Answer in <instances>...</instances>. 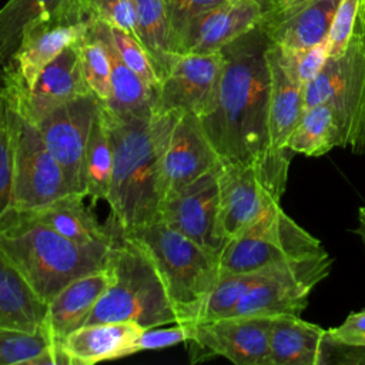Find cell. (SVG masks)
<instances>
[{
    "label": "cell",
    "mask_w": 365,
    "mask_h": 365,
    "mask_svg": "<svg viewBox=\"0 0 365 365\" xmlns=\"http://www.w3.org/2000/svg\"><path fill=\"white\" fill-rule=\"evenodd\" d=\"M0 365H68L47 328L27 332L0 328Z\"/></svg>",
    "instance_id": "obj_32"
},
{
    "label": "cell",
    "mask_w": 365,
    "mask_h": 365,
    "mask_svg": "<svg viewBox=\"0 0 365 365\" xmlns=\"http://www.w3.org/2000/svg\"><path fill=\"white\" fill-rule=\"evenodd\" d=\"M335 147L344 148L342 131L335 110L327 103L307 107L288 140L287 148L292 154L319 157Z\"/></svg>",
    "instance_id": "obj_29"
},
{
    "label": "cell",
    "mask_w": 365,
    "mask_h": 365,
    "mask_svg": "<svg viewBox=\"0 0 365 365\" xmlns=\"http://www.w3.org/2000/svg\"><path fill=\"white\" fill-rule=\"evenodd\" d=\"M91 30L104 43L111 61V96L107 103L100 104L118 115H151L155 90L123 61L111 41L107 23L96 19Z\"/></svg>",
    "instance_id": "obj_26"
},
{
    "label": "cell",
    "mask_w": 365,
    "mask_h": 365,
    "mask_svg": "<svg viewBox=\"0 0 365 365\" xmlns=\"http://www.w3.org/2000/svg\"><path fill=\"white\" fill-rule=\"evenodd\" d=\"M217 181L220 232L225 244L281 201L265 185L255 164L221 161Z\"/></svg>",
    "instance_id": "obj_14"
},
{
    "label": "cell",
    "mask_w": 365,
    "mask_h": 365,
    "mask_svg": "<svg viewBox=\"0 0 365 365\" xmlns=\"http://www.w3.org/2000/svg\"><path fill=\"white\" fill-rule=\"evenodd\" d=\"M358 221H359V225L355 230V232L361 237L362 244L365 247V207L359 208V211H358Z\"/></svg>",
    "instance_id": "obj_44"
},
{
    "label": "cell",
    "mask_w": 365,
    "mask_h": 365,
    "mask_svg": "<svg viewBox=\"0 0 365 365\" xmlns=\"http://www.w3.org/2000/svg\"><path fill=\"white\" fill-rule=\"evenodd\" d=\"M222 73V54H178L160 80L153 114H194L200 118L215 106Z\"/></svg>",
    "instance_id": "obj_10"
},
{
    "label": "cell",
    "mask_w": 365,
    "mask_h": 365,
    "mask_svg": "<svg viewBox=\"0 0 365 365\" xmlns=\"http://www.w3.org/2000/svg\"><path fill=\"white\" fill-rule=\"evenodd\" d=\"M98 108V98L94 94H86L56 107L34 123L47 148L63 168L70 192L86 195L83 161Z\"/></svg>",
    "instance_id": "obj_12"
},
{
    "label": "cell",
    "mask_w": 365,
    "mask_h": 365,
    "mask_svg": "<svg viewBox=\"0 0 365 365\" xmlns=\"http://www.w3.org/2000/svg\"><path fill=\"white\" fill-rule=\"evenodd\" d=\"M107 26H108V33H110L111 41H113L114 47L117 48L123 61L140 78H143L151 88H154L157 91L160 78L157 76V71L153 66V61H151L148 53L143 47V44L133 34H130L121 29L113 27L110 24H107Z\"/></svg>",
    "instance_id": "obj_35"
},
{
    "label": "cell",
    "mask_w": 365,
    "mask_h": 365,
    "mask_svg": "<svg viewBox=\"0 0 365 365\" xmlns=\"http://www.w3.org/2000/svg\"><path fill=\"white\" fill-rule=\"evenodd\" d=\"M66 194L70 190L63 168L47 148L37 125L23 113L19 98L11 210H34Z\"/></svg>",
    "instance_id": "obj_8"
},
{
    "label": "cell",
    "mask_w": 365,
    "mask_h": 365,
    "mask_svg": "<svg viewBox=\"0 0 365 365\" xmlns=\"http://www.w3.org/2000/svg\"><path fill=\"white\" fill-rule=\"evenodd\" d=\"M113 282L114 275L106 267L74 279L47 304L46 328L54 345L84 325L94 305Z\"/></svg>",
    "instance_id": "obj_22"
},
{
    "label": "cell",
    "mask_w": 365,
    "mask_h": 365,
    "mask_svg": "<svg viewBox=\"0 0 365 365\" xmlns=\"http://www.w3.org/2000/svg\"><path fill=\"white\" fill-rule=\"evenodd\" d=\"M4 70H6V66L0 61V81H1L3 77H4Z\"/></svg>",
    "instance_id": "obj_48"
},
{
    "label": "cell",
    "mask_w": 365,
    "mask_h": 365,
    "mask_svg": "<svg viewBox=\"0 0 365 365\" xmlns=\"http://www.w3.org/2000/svg\"><path fill=\"white\" fill-rule=\"evenodd\" d=\"M135 37L147 50L161 80L178 56L164 0H134Z\"/></svg>",
    "instance_id": "obj_28"
},
{
    "label": "cell",
    "mask_w": 365,
    "mask_h": 365,
    "mask_svg": "<svg viewBox=\"0 0 365 365\" xmlns=\"http://www.w3.org/2000/svg\"><path fill=\"white\" fill-rule=\"evenodd\" d=\"M329 364L365 365V346H352V345L339 344L325 332L319 365H329Z\"/></svg>",
    "instance_id": "obj_41"
},
{
    "label": "cell",
    "mask_w": 365,
    "mask_h": 365,
    "mask_svg": "<svg viewBox=\"0 0 365 365\" xmlns=\"http://www.w3.org/2000/svg\"><path fill=\"white\" fill-rule=\"evenodd\" d=\"M307 1H311V0H287L285 3L282 4H278V6H274V7H284V6H298V4H302V3H307ZM272 9V7H271Z\"/></svg>",
    "instance_id": "obj_47"
},
{
    "label": "cell",
    "mask_w": 365,
    "mask_h": 365,
    "mask_svg": "<svg viewBox=\"0 0 365 365\" xmlns=\"http://www.w3.org/2000/svg\"><path fill=\"white\" fill-rule=\"evenodd\" d=\"M84 78L91 93L101 104L111 96V61L104 43L93 33L91 26L87 34L77 43Z\"/></svg>",
    "instance_id": "obj_34"
},
{
    "label": "cell",
    "mask_w": 365,
    "mask_h": 365,
    "mask_svg": "<svg viewBox=\"0 0 365 365\" xmlns=\"http://www.w3.org/2000/svg\"><path fill=\"white\" fill-rule=\"evenodd\" d=\"M255 1L261 6L262 11L265 13V11H268V10L272 7V4H274V1H275V0H255Z\"/></svg>",
    "instance_id": "obj_46"
},
{
    "label": "cell",
    "mask_w": 365,
    "mask_h": 365,
    "mask_svg": "<svg viewBox=\"0 0 365 365\" xmlns=\"http://www.w3.org/2000/svg\"><path fill=\"white\" fill-rule=\"evenodd\" d=\"M220 164L221 158L208 140L200 117L180 114L161 160L163 198L217 170Z\"/></svg>",
    "instance_id": "obj_16"
},
{
    "label": "cell",
    "mask_w": 365,
    "mask_h": 365,
    "mask_svg": "<svg viewBox=\"0 0 365 365\" xmlns=\"http://www.w3.org/2000/svg\"><path fill=\"white\" fill-rule=\"evenodd\" d=\"M349 148L354 154H365V90L354 124L352 137L349 141Z\"/></svg>",
    "instance_id": "obj_43"
},
{
    "label": "cell",
    "mask_w": 365,
    "mask_h": 365,
    "mask_svg": "<svg viewBox=\"0 0 365 365\" xmlns=\"http://www.w3.org/2000/svg\"><path fill=\"white\" fill-rule=\"evenodd\" d=\"M327 252L321 241L297 224L279 204L231 238L218 255L220 275L254 272Z\"/></svg>",
    "instance_id": "obj_6"
},
{
    "label": "cell",
    "mask_w": 365,
    "mask_h": 365,
    "mask_svg": "<svg viewBox=\"0 0 365 365\" xmlns=\"http://www.w3.org/2000/svg\"><path fill=\"white\" fill-rule=\"evenodd\" d=\"M358 13L359 0H339L325 40L329 57L342 54L348 47L358 21Z\"/></svg>",
    "instance_id": "obj_38"
},
{
    "label": "cell",
    "mask_w": 365,
    "mask_h": 365,
    "mask_svg": "<svg viewBox=\"0 0 365 365\" xmlns=\"http://www.w3.org/2000/svg\"><path fill=\"white\" fill-rule=\"evenodd\" d=\"M259 271L220 275L217 284L202 302L197 322L230 317L240 299L258 279Z\"/></svg>",
    "instance_id": "obj_33"
},
{
    "label": "cell",
    "mask_w": 365,
    "mask_h": 365,
    "mask_svg": "<svg viewBox=\"0 0 365 365\" xmlns=\"http://www.w3.org/2000/svg\"><path fill=\"white\" fill-rule=\"evenodd\" d=\"M120 234L153 262L181 321H198L205 297L220 278L218 255L160 218Z\"/></svg>",
    "instance_id": "obj_4"
},
{
    "label": "cell",
    "mask_w": 365,
    "mask_h": 365,
    "mask_svg": "<svg viewBox=\"0 0 365 365\" xmlns=\"http://www.w3.org/2000/svg\"><path fill=\"white\" fill-rule=\"evenodd\" d=\"M113 163L114 158L110 130L104 110L100 104L93 120L83 161L84 194L86 197H90L93 202L100 200L107 201L113 178Z\"/></svg>",
    "instance_id": "obj_30"
},
{
    "label": "cell",
    "mask_w": 365,
    "mask_h": 365,
    "mask_svg": "<svg viewBox=\"0 0 365 365\" xmlns=\"http://www.w3.org/2000/svg\"><path fill=\"white\" fill-rule=\"evenodd\" d=\"M113 227L115 240L106 267L114 275V282L97 301L84 325L124 321L151 328L181 321L150 258Z\"/></svg>",
    "instance_id": "obj_5"
},
{
    "label": "cell",
    "mask_w": 365,
    "mask_h": 365,
    "mask_svg": "<svg viewBox=\"0 0 365 365\" xmlns=\"http://www.w3.org/2000/svg\"><path fill=\"white\" fill-rule=\"evenodd\" d=\"M97 20L121 29L135 37L134 0H88Z\"/></svg>",
    "instance_id": "obj_39"
},
{
    "label": "cell",
    "mask_w": 365,
    "mask_h": 365,
    "mask_svg": "<svg viewBox=\"0 0 365 365\" xmlns=\"http://www.w3.org/2000/svg\"><path fill=\"white\" fill-rule=\"evenodd\" d=\"M331 267L332 258L328 252H324L289 264L264 268L230 317L301 315L308 305L311 291L328 277Z\"/></svg>",
    "instance_id": "obj_7"
},
{
    "label": "cell",
    "mask_w": 365,
    "mask_h": 365,
    "mask_svg": "<svg viewBox=\"0 0 365 365\" xmlns=\"http://www.w3.org/2000/svg\"><path fill=\"white\" fill-rule=\"evenodd\" d=\"M195 321H178L171 327L158 325L144 328L130 348V355L148 349L168 348L181 342H190L194 336Z\"/></svg>",
    "instance_id": "obj_37"
},
{
    "label": "cell",
    "mask_w": 365,
    "mask_h": 365,
    "mask_svg": "<svg viewBox=\"0 0 365 365\" xmlns=\"http://www.w3.org/2000/svg\"><path fill=\"white\" fill-rule=\"evenodd\" d=\"M327 334L339 344L365 346V309L351 312L341 325L327 329Z\"/></svg>",
    "instance_id": "obj_42"
},
{
    "label": "cell",
    "mask_w": 365,
    "mask_h": 365,
    "mask_svg": "<svg viewBox=\"0 0 365 365\" xmlns=\"http://www.w3.org/2000/svg\"><path fill=\"white\" fill-rule=\"evenodd\" d=\"M110 248L80 245L27 211L0 218V251L48 304L74 279L106 268Z\"/></svg>",
    "instance_id": "obj_3"
},
{
    "label": "cell",
    "mask_w": 365,
    "mask_h": 365,
    "mask_svg": "<svg viewBox=\"0 0 365 365\" xmlns=\"http://www.w3.org/2000/svg\"><path fill=\"white\" fill-rule=\"evenodd\" d=\"M224 0H164L173 29L175 51L178 54L180 38L188 23L198 14L218 6Z\"/></svg>",
    "instance_id": "obj_40"
},
{
    "label": "cell",
    "mask_w": 365,
    "mask_h": 365,
    "mask_svg": "<svg viewBox=\"0 0 365 365\" xmlns=\"http://www.w3.org/2000/svg\"><path fill=\"white\" fill-rule=\"evenodd\" d=\"M278 50L287 71L302 87L315 78L329 57L327 41L297 51H287L279 47Z\"/></svg>",
    "instance_id": "obj_36"
},
{
    "label": "cell",
    "mask_w": 365,
    "mask_h": 365,
    "mask_svg": "<svg viewBox=\"0 0 365 365\" xmlns=\"http://www.w3.org/2000/svg\"><path fill=\"white\" fill-rule=\"evenodd\" d=\"M271 317L234 315L195 322L190 341L198 359L222 356L235 365H269Z\"/></svg>",
    "instance_id": "obj_13"
},
{
    "label": "cell",
    "mask_w": 365,
    "mask_h": 365,
    "mask_svg": "<svg viewBox=\"0 0 365 365\" xmlns=\"http://www.w3.org/2000/svg\"><path fill=\"white\" fill-rule=\"evenodd\" d=\"M262 14L255 0H224L188 23L178 43V54L218 51L259 24Z\"/></svg>",
    "instance_id": "obj_18"
},
{
    "label": "cell",
    "mask_w": 365,
    "mask_h": 365,
    "mask_svg": "<svg viewBox=\"0 0 365 365\" xmlns=\"http://www.w3.org/2000/svg\"><path fill=\"white\" fill-rule=\"evenodd\" d=\"M103 110L114 158L107 202L111 222L125 232L158 218L163 200L161 160L180 114L118 115Z\"/></svg>",
    "instance_id": "obj_2"
},
{
    "label": "cell",
    "mask_w": 365,
    "mask_h": 365,
    "mask_svg": "<svg viewBox=\"0 0 365 365\" xmlns=\"http://www.w3.org/2000/svg\"><path fill=\"white\" fill-rule=\"evenodd\" d=\"M268 46L257 24L220 48L222 73L217 101L200 120L222 163L255 164L265 185L281 200L289 163L277 158L271 150Z\"/></svg>",
    "instance_id": "obj_1"
},
{
    "label": "cell",
    "mask_w": 365,
    "mask_h": 365,
    "mask_svg": "<svg viewBox=\"0 0 365 365\" xmlns=\"http://www.w3.org/2000/svg\"><path fill=\"white\" fill-rule=\"evenodd\" d=\"M285 1H287V0H275L274 4H272V7H274V6H278V4H282V3H285Z\"/></svg>",
    "instance_id": "obj_49"
},
{
    "label": "cell",
    "mask_w": 365,
    "mask_h": 365,
    "mask_svg": "<svg viewBox=\"0 0 365 365\" xmlns=\"http://www.w3.org/2000/svg\"><path fill=\"white\" fill-rule=\"evenodd\" d=\"M86 94L93 93L84 78L77 44L68 46L53 58L27 91L19 86L21 110L33 123L56 107Z\"/></svg>",
    "instance_id": "obj_17"
},
{
    "label": "cell",
    "mask_w": 365,
    "mask_h": 365,
    "mask_svg": "<svg viewBox=\"0 0 365 365\" xmlns=\"http://www.w3.org/2000/svg\"><path fill=\"white\" fill-rule=\"evenodd\" d=\"M67 11H93V7L88 0H7L0 9V61L7 66L29 24Z\"/></svg>",
    "instance_id": "obj_27"
},
{
    "label": "cell",
    "mask_w": 365,
    "mask_h": 365,
    "mask_svg": "<svg viewBox=\"0 0 365 365\" xmlns=\"http://www.w3.org/2000/svg\"><path fill=\"white\" fill-rule=\"evenodd\" d=\"M217 171L218 168L165 195L160 204L158 218L202 248L220 255L225 241L218 221Z\"/></svg>",
    "instance_id": "obj_15"
},
{
    "label": "cell",
    "mask_w": 365,
    "mask_h": 365,
    "mask_svg": "<svg viewBox=\"0 0 365 365\" xmlns=\"http://www.w3.org/2000/svg\"><path fill=\"white\" fill-rule=\"evenodd\" d=\"M144 328L134 322L113 321L86 324L57 345L68 365H93L130 355V348Z\"/></svg>",
    "instance_id": "obj_21"
},
{
    "label": "cell",
    "mask_w": 365,
    "mask_h": 365,
    "mask_svg": "<svg viewBox=\"0 0 365 365\" xmlns=\"http://www.w3.org/2000/svg\"><path fill=\"white\" fill-rule=\"evenodd\" d=\"M358 24L365 31V0H359V13H358Z\"/></svg>",
    "instance_id": "obj_45"
},
{
    "label": "cell",
    "mask_w": 365,
    "mask_h": 365,
    "mask_svg": "<svg viewBox=\"0 0 365 365\" xmlns=\"http://www.w3.org/2000/svg\"><path fill=\"white\" fill-rule=\"evenodd\" d=\"M47 304L0 251V328L36 332L46 328Z\"/></svg>",
    "instance_id": "obj_25"
},
{
    "label": "cell",
    "mask_w": 365,
    "mask_h": 365,
    "mask_svg": "<svg viewBox=\"0 0 365 365\" xmlns=\"http://www.w3.org/2000/svg\"><path fill=\"white\" fill-rule=\"evenodd\" d=\"M339 0H311L298 6L272 7L259 21L268 41L297 51L327 40Z\"/></svg>",
    "instance_id": "obj_19"
},
{
    "label": "cell",
    "mask_w": 365,
    "mask_h": 365,
    "mask_svg": "<svg viewBox=\"0 0 365 365\" xmlns=\"http://www.w3.org/2000/svg\"><path fill=\"white\" fill-rule=\"evenodd\" d=\"M96 19L94 11H67L29 24L4 71L27 91L53 58L87 34Z\"/></svg>",
    "instance_id": "obj_11"
},
{
    "label": "cell",
    "mask_w": 365,
    "mask_h": 365,
    "mask_svg": "<svg viewBox=\"0 0 365 365\" xmlns=\"http://www.w3.org/2000/svg\"><path fill=\"white\" fill-rule=\"evenodd\" d=\"M364 90L365 31L356 21L345 51L336 57H328L322 70L304 87L305 108L327 103L335 110L344 148L349 147Z\"/></svg>",
    "instance_id": "obj_9"
},
{
    "label": "cell",
    "mask_w": 365,
    "mask_h": 365,
    "mask_svg": "<svg viewBox=\"0 0 365 365\" xmlns=\"http://www.w3.org/2000/svg\"><path fill=\"white\" fill-rule=\"evenodd\" d=\"M267 58L271 71L268 118L271 150L277 158L289 163L292 153L287 148V144L305 110L304 87L287 71L278 47L271 43Z\"/></svg>",
    "instance_id": "obj_20"
},
{
    "label": "cell",
    "mask_w": 365,
    "mask_h": 365,
    "mask_svg": "<svg viewBox=\"0 0 365 365\" xmlns=\"http://www.w3.org/2000/svg\"><path fill=\"white\" fill-rule=\"evenodd\" d=\"M19 86L4 71L0 81V218L11 210Z\"/></svg>",
    "instance_id": "obj_31"
},
{
    "label": "cell",
    "mask_w": 365,
    "mask_h": 365,
    "mask_svg": "<svg viewBox=\"0 0 365 365\" xmlns=\"http://www.w3.org/2000/svg\"><path fill=\"white\" fill-rule=\"evenodd\" d=\"M86 195L70 192L27 212L63 237L86 247L111 248L115 228L103 225L84 204Z\"/></svg>",
    "instance_id": "obj_23"
},
{
    "label": "cell",
    "mask_w": 365,
    "mask_h": 365,
    "mask_svg": "<svg viewBox=\"0 0 365 365\" xmlns=\"http://www.w3.org/2000/svg\"><path fill=\"white\" fill-rule=\"evenodd\" d=\"M325 332L301 315L271 317L269 365H319Z\"/></svg>",
    "instance_id": "obj_24"
}]
</instances>
